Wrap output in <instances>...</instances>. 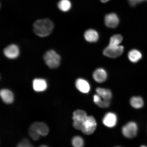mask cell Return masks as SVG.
I'll use <instances>...</instances> for the list:
<instances>
[{"label":"cell","mask_w":147,"mask_h":147,"mask_svg":"<svg viewBox=\"0 0 147 147\" xmlns=\"http://www.w3.org/2000/svg\"><path fill=\"white\" fill-rule=\"evenodd\" d=\"M54 24L48 18L37 20L33 24V31L37 36L45 37L49 35L54 28Z\"/></svg>","instance_id":"obj_1"},{"label":"cell","mask_w":147,"mask_h":147,"mask_svg":"<svg viewBox=\"0 0 147 147\" xmlns=\"http://www.w3.org/2000/svg\"><path fill=\"white\" fill-rule=\"evenodd\" d=\"M28 133L29 136L33 140L37 141L39 139L40 136L32 129L29 128Z\"/></svg>","instance_id":"obj_24"},{"label":"cell","mask_w":147,"mask_h":147,"mask_svg":"<svg viewBox=\"0 0 147 147\" xmlns=\"http://www.w3.org/2000/svg\"><path fill=\"white\" fill-rule=\"evenodd\" d=\"M88 116L85 111L77 110L74 112L73 119V127L78 130H81L83 123Z\"/></svg>","instance_id":"obj_4"},{"label":"cell","mask_w":147,"mask_h":147,"mask_svg":"<svg viewBox=\"0 0 147 147\" xmlns=\"http://www.w3.org/2000/svg\"><path fill=\"white\" fill-rule=\"evenodd\" d=\"M45 63L51 69H55L59 66L61 57L54 50L47 51L44 56Z\"/></svg>","instance_id":"obj_2"},{"label":"cell","mask_w":147,"mask_h":147,"mask_svg":"<svg viewBox=\"0 0 147 147\" xmlns=\"http://www.w3.org/2000/svg\"><path fill=\"white\" fill-rule=\"evenodd\" d=\"M3 53L7 57L13 59L19 56L20 51L18 46L14 45H10L4 49Z\"/></svg>","instance_id":"obj_8"},{"label":"cell","mask_w":147,"mask_h":147,"mask_svg":"<svg viewBox=\"0 0 147 147\" xmlns=\"http://www.w3.org/2000/svg\"><path fill=\"white\" fill-rule=\"evenodd\" d=\"M59 9L63 12H67L71 9V3L69 0H60L58 4Z\"/></svg>","instance_id":"obj_20"},{"label":"cell","mask_w":147,"mask_h":147,"mask_svg":"<svg viewBox=\"0 0 147 147\" xmlns=\"http://www.w3.org/2000/svg\"><path fill=\"white\" fill-rule=\"evenodd\" d=\"M121 147L117 146V147Z\"/></svg>","instance_id":"obj_29"},{"label":"cell","mask_w":147,"mask_h":147,"mask_svg":"<svg viewBox=\"0 0 147 147\" xmlns=\"http://www.w3.org/2000/svg\"><path fill=\"white\" fill-rule=\"evenodd\" d=\"M140 147H147V146H141Z\"/></svg>","instance_id":"obj_28"},{"label":"cell","mask_w":147,"mask_h":147,"mask_svg":"<svg viewBox=\"0 0 147 147\" xmlns=\"http://www.w3.org/2000/svg\"><path fill=\"white\" fill-rule=\"evenodd\" d=\"M71 143L74 147H83L84 146V140L79 136L73 137Z\"/></svg>","instance_id":"obj_22"},{"label":"cell","mask_w":147,"mask_h":147,"mask_svg":"<svg viewBox=\"0 0 147 147\" xmlns=\"http://www.w3.org/2000/svg\"><path fill=\"white\" fill-rule=\"evenodd\" d=\"M93 78L97 82H104L107 78V74L103 69L99 68L95 70L93 74Z\"/></svg>","instance_id":"obj_14"},{"label":"cell","mask_w":147,"mask_h":147,"mask_svg":"<svg viewBox=\"0 0 147 147\" xmlns=\"http://www.w3.org/2000/svg\"><path fill=\"white\" fill-rule=\"evenodd\" d=\"M97 127V123L92 116H88L83 123L82 129L83 133L86 135H90L94 133Z\"/></svg>","instance_id":"obj_3"},{"label":"cell","mask_w":147,"mask_h":147,"mask_svg":"<svg viewBox=\"0 0 147 147\" xmlns=\"http://www.w3.org/2000/svg\"><path fill=\"white\" fill-rule=\"evenodd\" d=\"M124 51V47L122 46L112 47L108 45L105 49L103 54L106 56L111 58H117L122 54Z\"/></svg>","instance_id":"obj_6"},{"label":"cell","mask_w":147,"mask_h":147,"mask_svg":"<svg viewBox=\"0 0 147 147\" xmlns=\"http://www.w3.org/2000/svg\"><path fill=\"white\" fill-rule=\"evenodd\" d=\"M138 126L135 122H130L123 127L122 132L125 137L128 138H132L137 135Z\"/></svg>","instance_id":"obj_5"},{"label":"cell","mask_w":147,"mask_h":147,"mask_svg":"<svg viewBox=\"0 0 147 147\" xmlns=\"http://www.w3.org/2000/svg\"><path fill=\"white\" fill-rule=\"evenodd\" d=\"M105 22L107 26L115 28L118 26L119 19L116 14L111 13L106 15L105 18Z\"/></svg>","instance_id":"obj_9"},{"label":"cell","mask_w":147,"mask_h":147,"mask_svg":"<svg viewBox=\"0 0 147 147\" xmlns=\"http://www.w3.org/2000/svg\"><path fill=\"white\" fill-rule=\"evenodd\" d=\"M129 59L134 63H136L142 58V55L141 53L136 49H133L128 53Z\"/></svg>","instance_id":"obj_18"},{"label":"cell","mask_w":147,"mask_h":147,"mask_svg":"<svg viewBox=\"0 0 147 147\" xmlns=\"http://www.w3.org/2000/svg\"><path fill=\"white\" fill-rule=\"evenodd\" d=\"M110 0H100L101 2L102 3H106L108 1H109Z\"/></svg>","instance_id":"obj_26"},{"label":"cell","mask_w":147,"mask_h":147,"mask_svg":"<svg viewBox=\"0 0 147 147\" xmlns=\"http://www.w3.org/2000/svg\"><path fill=\"white\" fill-rule=\"evenodd\" d=\"M33 87L35 91L38 92L43 91L47 89V82L44 79H35L33 80Z\"/></svg>","instance_id":"obj_12"},{"label":"cell","mask_w":147,"mask_h":147,"mask_svg":"<svg viewBox=\"0 0 147 147\" xmlns=\"http://www.w3.org/2000/svg\"><path fill=\"white\" fill-rule=\"evenodd\" d=\"M75 85L78 90L82 93H88L90 88L89 84L87 81L82 79H78L76 81Z\"/></svg>","instance_id":"obj_13"},{"label":"cell","mask_w":147,"mask_h":147,"mask_svg":"<svg viewBox=\"0 0 147 147\" xmlns=\"http://www.w3.org/2000/svg\"><path fill=\"white\" fill-rule=\"evenodd\" d=\"M117 118L116 115L115 113H108L105 115L102 122L104 125L108 127H114L116 125Z\"/></svg>","instance_id":"obj_10"},{"label":"cell","mask_w":147,"mask_h":147,"mask_svg":"<svg viewBox=\"0 0 147 147\" xmlns=\"http://www.w3.org/2000/svg\"><path fill=\"white\" fill-rule=\"evenodd\" d=\"M96 91L97 94L103 100L109 101L111 100L112 93L109 89L98 88L96 89Z\"/></svg>","instance_id":"obj_16"},{"label":"cell","mask_w":147,"mask_h":147,"mask_svg":"<svg viewBox=\"0 0 147 147\" xmlns=\"http://www.w3.org/2000/svg\"><path fill=\"white\" fill-rule=\"evenodd\" d=\"M16 147H34L31 144L28 139L27 138H24L21 141L18 143Z\"/></svg>","instance_id":"obj_23"},{"label":"cell","mask_w":147,"mask_h":147,"mask_svg":"<svg viewBox=\"0 0 147 147\" xmlns=\"http://www.w3.org/2000/svg\"><path fill=\"white\" fill-rule=\"evenodd\" d=\"M29 128L34 130L40 136H47L49 132L48 126L43 122H34L31 125Z\"/></svg>","instance_id":"obj_7"},{"label":"cell","mask_w":147,"mask_h":147,"mask_svg":"<svg viewBox=\"0 0 147 147\" xmlns=\"http://www.w3.org/2000/svg\"><path fill=\"white\" fill-rule=\"evenodd\" d=\"M39 147H48L46 145H42L41 146H40Z\"/></svg>","instance_id":"obj_27"},{"label":"cell","mask_w":147,"mask_h":147,"mask_svg":"<svg viewBox=\"0 0 147 147\" xmlns=\"http://www.w3.org/2000/svg\"><path fill=\"white\" fill-rule=\"evenodd\" d=\"M93 99L94 102L100 108H107L110 105V101L103 100L98 94L94 95Z\"/></svg>","instance_id":"obj_17"},{"label":"cell","mask_w":147,"mask_h":147,"mask_svg":"<svg viewBox=\"0 0 147 147\" xmlns=\"http://www.w3.org/2000/svg\"><path fill=\"white\" fill-rule=\"evenodd\" d=\"M123 40V37L120 34H116L112 36L110 40L109 46L117 47L119 46Z\"/></svg>","instance_id":"obj_21"},{"label":"cell","mask_w":147,"mask_h":147,"mask_svg":"<svg viewBox=\"0 0 147 147\" xmlns=\"http://www.w3.org/2000/svg\"><path fill=\"white\" fill-rule=\"evenodd\" d=\"M84 38L88 42H95L98 39V34L96 31L93 29H90L85 32Z\"/></svg>","instance_id":"obj_15"},{"label":"cell","mask_w":147,"mask_h":147,"mask_svg":"<svg viewBox=\"0 0 147 147\" xmlns=\"http://www.w3.org/2000/svg\"><path fill=\"white\" fill-rule=\"evenodd\" d=\"M130 104L133 108L139 109L143 107L144 105V102L141 97L134 96L130 99Z\"/></svg>","instance_id":"obj_19"},{"label":"cell","mask_w":147,"mask_h":147,"mask_svg":"<svg viewBox=\"0 0 147 147\" xmlns=\"http://www.w3.org/2000/svg\"><path fill=\"white\" fill-rule=\"evenodd\" d=\"M146 0H128L129 3L130 5L134 7L138 4V3L142 2Z\"/></svg>","instance_id":"obj_25"},{"label":"cell","mask_w":147,"mask_h":147,"mask_svg":"<svg viewBox=\"0 0 147 147\" xmlns=\"http://www.w3.org/2000/svg\"><path fill=\"white\" fill-rule=\"evenodd\" d=\"M2 100L5 103L10 104L13 102L14 99L13 93L10 90L3 89L0 92Z\"/></svg>","instance_id":"obj_11"}]
</instances>
